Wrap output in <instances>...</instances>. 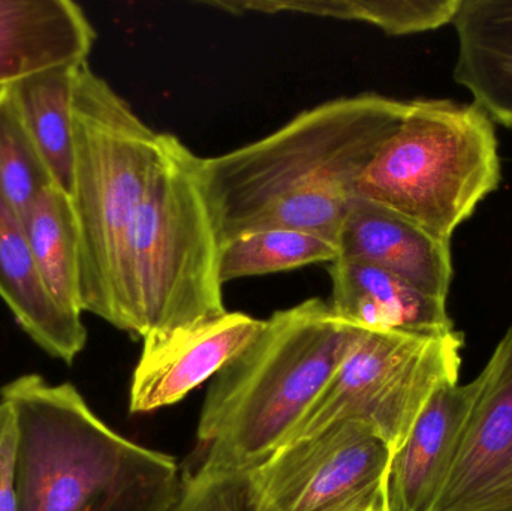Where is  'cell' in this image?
<instances>
[{"mask_svg":"<svg viewBox=\"0 0 512 511\" xmlns=\"http://www.w3.org/2000/svg\"><path fill=\"white\" fill-rule=\"evenodd\" d=\"M499 183L495 126L481 108L412 99L361 173L357 195L451 240Z\"/></svg>","mask_w":512,"mask_h":511,"instance_id":"6","label":"cell"},{"mask_svg":"<svg viewBox=\"0 0 512 511\" xmlns=\"http://www.w3.org/2000/svg\"><path fill=\"white\" fill-rule=\"evenodd\" d=\"M200 156L161 134L128 249V333L165 335L225 312L219 243L200 179Z\"/></svg>","mask_w":512,"mask_h":511,"instance_id":"5","label":"cell"},{"mask_svg":"<svg viewBox=\"0 0 512 511\" xmlns=\"http://www.w3.org/2000/svg\"><path fill=\"white\" fill-rule=\"evenodd\" d=\"M264 321L243 312H225L198 326L143 339L129 411L152 413L182 401L236 359L261 332Z\"/></svg>","mask_w":512,"mask_h":511,"instance_id":"10","label":"cell"},{"mask_svg":"<svg viewBox=\"0 0 512 511\" xmlns=\"http://www.w3.org/2000/svg\"><path fill=\"white\" fill-rule=\"evenodd\" d=\"M80 65L42 69L12 84L27 129L47 162L54 183L66 194L71 189L74 164L72 93Z\"/></svg>","mask_w":512,"mask_h":511,"instance_id":"18","label":"cell"},{"mask_svg":"<svg viewBox=\"0 0 512 511\" xmlns=\"http://www.w3.org/2000/svg\"><path fill=\"white\" fill-rule=\"evenodd\" d=\"M462 0H216L207 6L239 12H295L336 20L364 21L388 35H411L453 23Z\"/></svg>","mask_w":512,"mask_h":511,"instance_id":"17","label":"cell"},{"mask_svg":"<svg viewBox=\"0 0 512 511\" xmlns=\"http://www.w3.org/2000/svg\"><path fill=\"white\" fill-rule=\"evenodd\" d=\"M382 497H384V491H382V494L379 495L378 498H375V500L370 501V503L363 504V506L355 507V509L349 511H375L376 507H378L379 501L382 500Z\"/></svg>","mask_w":512,"mask_h":511,"instance_id":"24","label":"cell"},{"mask_svg":"<svg viewBox=\"0 0 512 511\" xmlns=\"http://www.w3.org/2000/svg\"><path fill=\"white\" fill-rule=\"evenodd\" d=\"M0 299L39 348L71 365L87 342L83 315L63 308L36 266L23 221L0 195Z\"/></svg>","mask_w":512,"mask_h":511,"instance_id":"15","label":"cell"},{"mask_svg":"<svg viewBox=\"0 0 512 511\" xmlns=\"http://www.w3.org/2000/svg\"><path fill=\"white\" fill-rule=\"evenodd\" d=\"M453 23L454 78L474 96L472 104L512 128V2L462 0Z\"/></svg>","mask_w":512,"mask_h":511,"instance_id":"16","label":"cell"},{"mask_svg":"<svg viewBox=\"0 0 512 511\" xmlns=\"http://www.w3.org/2000/svg\"><path fill=\"white\" fill-rule=\"evenodd\" d=\"M391 458L376 432L343 422L289 441L249 476L261 511H349L382 494Z\"/></svg>","mask_w":512,"mask_h":511,"instance_id":"8","label":"cell"},{"mask_svg":"<svg viewBox=\"0 0 512 511\" xmlns=\"http://www.w3.org/2000/svg\"><path fill=\"white\" fill-rule=\"evenodd\" d=\"M36 266L54 299L83 315L80 296V248L69 195L53 186L21 216Z\"/></svg>","mask_w":512,"mask_h":511,"instance_id":"19","label":"cell"},{"mask_svg":"<svg viewBox=\"0 0 512 511\" xmlns=\"http://www.w3.org/2000/svg\"><path fill=\"white\" fill-rule=\"evenodd\" d=\"M463 345L456 330L420 336L355 327L324 392L289 441L355 422L376 432L394 455L432 393L459 381Z\"/></svg>","mask_w":512,"mask_h":511,"instance_id":"7","label":"cell"},{"mask_svg":"<svg viewBox=\"0 0 512 511\" xmlns=\"http://www.w3.org/2000/svg\"><path fill=\"white\" fill-rule=\"evenodd\" d=\"M171 511H261L252 491L249 471L230 473L200 467L183 477Z\"/></svg>","mask_w":512,"mask_h":511,"instance_id":"22","label":"cell"},{"mask_svg":"<svg viewBox=\"0 0 512 511\" xmlns=\"http://www.w3.org/2000/svg\"><path fill=\"white\" fill-rule=\"evenodd\" d=\"M337 257L336 243L319 234L292 228H265L219 246V276L222 284H227L234 279L333 263Z\"/></svg>","mask_w":512,"mask_h":511,"instance_id":"20","label":"cell"},{"mask_svg":"<svg viewBox=\"0 0 512 511\" xmlns=\"http://www.w3.org/2000/svg\"><path fill=\"white\" fill-rule=\"evenodd\" d=\"M375 511H390L388 510L387 503H385V495L382 497V500L379 501L378 507H376Z\"/></svg>","mask_w":512,"mask_h":511,"instance_id":"25","label":"cell"},{"mask_svg":"<svg viewBox=\"0 0 512 511\" xmlns=\"http://www.w3.org/2000/svg\"><path fill=\"white\" fill-rule=\"evenodd\" d=\"M95 27L72 0H0V89L62 65L87 62Z\"/></svg>","mask_w":512,"mask_h":511,"instance_id":"14","label":"cell"},{"mask_svg":"<svg viewBox=\"0 0 512 511\" xmlns=\"http://www.w3.org/2000/svg\"><path fill=\"white\" fill-rule=\"evenodd\" d=\"M17 425L18 511H171L176 459L122 437L72 384L21 375L0 389Z\"/></svg>","mask_w":512,"mask_h":511,"instance_id":"2","label":"cell"},{"mask_svg":"<svg viewBox=\"0 0 512 511\" xmlns=\"http://www.w3.org/2000/svg\"><path fill=\"white\" fill-rule=\"evenodd\" d=\"M355 327L330 303L309 299L274 312L216 377L204 399L200 467L243 473L285 446L324 392Z\"/></svg>","mask_w":512,"mask_h":511,"instance_id":"3","label":"cell"},{"mask_svg":"<svg viewBox=\"0 0 512 511\" xmlns=\"http://www.w3.org/2000/svg\"><path fill=\"white\" fill-rule=\"evenodd\" d=\"M72 213L84 314L128 332V249L159 150L153 131L89 62L72 93Z\"/></svg>","mask_w":512,"mask_h":511,"instance_id":"4","label":"cell"},{"mask_svg":"<svg viewBox=\"0 0 512 511\" xmlns=\"http://www.w3.org/2000/svg\"><path fill=\"white\" fill-rule=\"evenodd\" d=\"M405 102L378 93L333 99L261 140L201 158L219 246L265 228L309 231L336 243L358 200V179Z\"/></svg>","mask_w":512,"mask_h":511,"instance_id":"1","label":"cell"},{"mask_svg":"<svg viewBox=\"0 0 512 511\" xmlns=\"http://www.w3.org/2000/svg\"><path fill=\"white\" fill-rule=\"evenodd\" d=\"M328 272L333 282L331 309L351 326L420 336L456 330L447 299L426 293L399 276L340 257L330 263Z\"/></svg>","mask_w":512,"mask_h":511,"instance_id":"13","label":"cell"},{"mask_svg":"<svg viewBox=\"0 0 512 511\" xmlns=\"http://www.w3.org/2000/svg\"><path fill=\"white\" fill-rule=\"evenodd\" d=\"M477 380L441 384L427 399L402 446L394 452L385 479L390 511H433L456 456L477 395Z\"/></svg>","mask_w":512,"mask_h":511,"instance_id":"11","label":"cell"},{"mask_svg":"<svg viewBox=\"0 0 512 511\" xmlns=\"http://www.w3.org/2000/svg\"><path fill=\"white\" fill-rule=\"evenodd\" d=\"M336 245L340 258L378 267L447 299L454 275L450 240L385 207L358 198L340 228Z\"/></svg>","mask_w":512,"mask_h":511,"instance_id":"12","label":"cell"},{"mask_svg":"<svg viewBox=\"0 0 512 511\" xmlns=\"http://www.w3.org/2000/svg\"><path fill=\"white\" fill-rule=\"evenodd\" d=\"M57 186L27 129L12 86L0 89V195L18 216Z\"/></svg>","mask_w":512,"mask_h":511,"instance_id":"21","label":"cell"},{"mask_svg":"<svg viewBox=\"0 0 512 511\" xmlns=\"http://www.w3.org/2000/svg\"><path fill=\"white\" fill-rule=\"evenodd\" d=\"M0 511H18L17 425L11 408L0 401Z\"/></svg>","mask_w":512,"mask_h":511,"instance_id":"23","label":"cell"},{"mask_svg":"<svg viewBox=\"0 0 512 511\" xmlns=\"http://www.w3.org/2000/svg\"><path fill=\"white\" fill-rule=\"evenodd\" d=\"M475 380L474 405L433 511H512V326Z\"/></svg>","mask_w":512,"mask_h":511,"instance_id":"9","label":"cell"}]
</instances>
